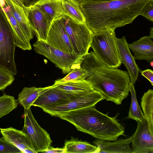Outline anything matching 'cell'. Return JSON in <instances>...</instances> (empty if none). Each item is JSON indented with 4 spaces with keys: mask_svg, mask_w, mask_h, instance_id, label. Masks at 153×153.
Masks as SVG:
<instances>
[{
    "mask_svg": "<svg viewBox=\"0 0 153 153\" xmlns=\"http://www.w3.org/2000/svg\"><path fill=\"white\" fill-rule=\"evenodd\" d=\"M151 0H115L85 3L79 6L85 22L93 33L107 29L123 26L141 15Z\"/></svg>",
    "mask_w": 153,
    "mask_h": 153,
    "instance_id": "cell-1",
    "label": "cell"
},
{
    "mask_svg": "<svg viewBox=\"0 0 153 153\" xmlns=\"http://www.w3.org/2000/svg\"><path fill=\"white\" fill-rule=\"evenodd\" d=\"M81 67L88 72L86 79L106 100L120 105L128 96L130 81L126 71L107 66L93 51L83 56Z\"/></svg>",
    "mask_w": 153,
    "mask_h": 153,
    "instance_id": "cell-2",
    "label": "cell"
},
{
    "mask_svg": "<svg viewBox=\"0 0 153 153\" xmlns=\"http://www.w3.org/2000/svg\"><path fill=\"white\" fill-rule=\"evenodd\" d=\"M58 117L72 124L78 130L99 140L115 141L124 135V127L116 117H110L93 107L70 111Z\"/></svg>",
    "mask_w": 153,
    "mask_h": 153,
    "instance_id": "cell-3",
    "label": "cell"
},
{
    "mask_svg": "<svg viewBox=\"0 0 153 153\" xmlns=\"http://www.w3.org/2000/svg\"><path fill=\"white\" fill-rule=\"evenodd\" d=\"M115 30L107 28L93 33L90 47L102 62L109 67L117 68L122 63L119 56Z\"/></svg>",
    "mask_w": 153,
    "mask_h": 153,
    "instance_id": "cell-4",
    "label": "cell"
},
{
    "mask_svg": "<svg viewBox=\"0 0 153 153\" xmlns=\"http://www.w3.org/2000/svg\"><path fill=\"white\" fill-rule=\"evenodd\" d=\"M16 47L12 25L0 6V68L13 76L17 73L14 59Z\"/></svg>",
    "mask_w": 153,
    "mask_h": 153,
    "instance_id": "cell-5",
    "label": "cell"
},
{
    "mask_svg": "<svg viewBox=\"0 0 153 153\" xmlns=\"http://www.w3.org/2000/svg\"><path fill=\"white\" fill-rule=\"evenodd\" d=\"M35 51L47 58L61 69L64 74L81 67L83 57L74 53H68L53 48L46 42L37 40L33 44Z\"/></svg>",
    "mask_w": 153,
    "mask_h": 153,
    "instance_id": "cell-6",
    "label": "cell"
},
{
    "mask_svg": "<svg viewBox=\"0 0 153 153\" xmlns=\"http://www.w3.org/2000/svg\"><path fill=\"white\" fill-rule=\"evenodd\" d=\"M62 17L64 28L72 46L73 53L83 57L88 53L93 33L85 22H76L64 14Z\"/></svg>",
    "mask_w": 153,
    "mask_h": 153,
    "instance_id": "cell-7",
    "label": "cell"
},
{
    "mask_svg": "<svg viewBox=\"0 0 153 153\" xmlns=\"http://www.w3.org/2000/svg\"><path fill=\"white\" fill-rule=\"evenodd\" d=\"M105 99L99 92L94 90L73 95L71 98L58 104L41 108L51 116L59 117L70 111L88 107H94L97 103Z\"/></svg>",
    "mask_w": 153,
    "mask_h": 153,
    "instance_id": "cell-8",
    "label": "cell"
},
{
    "mask_svg": "<svg viewBox=\"0 0 153 153\" xmlns=\"http://www.w3.org/2000/svg\"><path fill=\"white\" fill-rule=\"evenodd\" d=\"M24 124L22 131L27 135L38 152L47 150L52 142L49 134L38 124L30 108L24 109Z\"/></svg>",
    "mask_w": 153,
    "mask_h": 153,
    "instance_id": "cell-9",
    "label": "cell"
},
{
    "mask_svg": "<svg viewBox=\"0 0 153 153\" xmlns=\"http://www.w3.org/2000/svg\"><path fill=\"white\" fill-rule=\"evenodd\" d=\"M24 10L28 23L35 33L37 40L46 42L53 20L36 6L25 7Z\"/></svg>",
    "mask_w": 153,
    "mask_h": 153,
    "instance_id": "cell-10",
    "label": "cell"
},
{
    "mask_svg": "<svg viewBox=\"0 0 153 153\" xmlns=\"http://www.w3.org/2000/svg\"><path fill=\"white\" fill-rule=\"evenodd\" d=\"M46 42L50 46L62 51L73 53L71 41L64 27L62 16L52 21Z\"/></svg>",
    "mask_w": 153,
    "mask_h": 153,
    "instance_id": "cell-11",
    "label": "cell"
},
{
    "mask_svg": "<svg viewBox=\"0 0 153 153\" xmlns=\"http://www.w3.org/2000/svg\"><path fill=\"white\" fill-rule=\"evenodd\" d=\"M137 122L136 131L131 137L132 153H153V134L147 121L145 119L142 122Z\"/></svg>",
    "mask_w": 153,
    "mask_h": 153,
    "instance_id": "cell-12",
    "label": "cell"
},
{
    "mask_svg": "<svg viewBox=\"0 0 153 153\" xmlns=\"http://www.w3.org/2000/svg\"><path fill=\"white\" fill-rule=\"evenodd\" d=\"M116 44L120 61L127 68L130 82L134 85L137 80L140 70L134 57L130 52L125 36L117 38Z\"/></svg>",
    "mask_w": 153,
    "mask_h": 153,
    "instance_id": "cell-13",
    "label": "cell"
},
{
    "mask_svg": "<svg viewBox=\"0 0 153 153\" xmlns=\"http://www.w3.org/2000/svg\"><path fill=\"white\" fill-rule=\"evenodd\" d=\"M0 132L4 138L23 153H37L27 135L22 131L11 127L0 128Z\"/></svg>",
    "mask_w": 153,
    "mask_h": 153,
    "instance_id": "cell-14",
    "label": "cell"
},
{
    "mask_svg": "<svg viewBox=\"0 0 153 153\" xmlns=\"http://www.w3.org/2000/svg\"><path fill=\"white\" fill-rule=\"evenodd\" d=\"M73 95L64 92L53 84L51 87L42 92L32 105L42 108L58 104L70 99Z\"/></svg>",
    "mask_w": 153,
    "mask_h": 153,
    "instance_id": "cell-15",
    "label": "cell"
},
{
    "mask_svg": "<svg viewBox=\"0 0 153 153\" xmlns=\"http://www.w3.org/2000/svg\"><path fill=\"white\" fill-rule=\"evenodd\" d=\"M129 48L134 54L135 59L145 60L150 63L153 61V41L149 36H145L131 44Z\"/></svg>",
    "mask_w": 153,
    "mask_h": 153,
    "instance_id": "cell-16",
    "label": "cell"
},
{
    "mask_svg": "<svg viewBox=\"0 0 153 153\" xmlns=\"http://www.w3.org/2000/svg\"><path fill=\"white\" fill-rule=\"evenodd\" d=\"M0 6L6 13L13 31L15 44L17 47L23 50H31L30 41L24 33L16 21L11 14L9 7L4 0H0Z\"/></svg>",
    "mask_w": 153,
    "mask_h": 153,
    "instance_id": "cell-17",
    "label": "cell"
},
{
    "mask_svg": "<svg viewBox=\"0 0 153 153\" xmlns=\"http://www.w3.org/2000/svg\"><path fill=\"white\" fill-rule=\"evenodd\" d=\"M113 142L97 139L93 143L100 149L99 153H132L129 147L131 143V137L121 139Z\"/></svg>",
    "mask_w": 153,
    "mask_h": 153,
    "instance_id": "cell-18",
    "label": "cell"
},
{
    "mask_svg": "<svg viewBox=\"0 0 153 153\" xmlns=\"http://www.w3.org/2000/svg\"><path fill=\"white\" fill-rule=\"evenodd\" d=\"M4 0L9 7L22 31L30 41L33 38L34 32L28 23L24 9L14 3L11 0Z\"/></svg>",
    "mask_w": 153,
    "mask_h": 153,
    "instance_id": "cell-19",
    "label": "cell"
},
{
    "mask_svg": "<svg viewBox=\"0 0 153 153\" xmlns=\"http://www.w3.org/2000/svg\"><path fill=\"white\" fill-rule=\"evenodd\" d=\"M54 84L59 89L71 95L78 94L94 90L91 83L86 79L71 81Z\"/></svg>",
    "mask_w": 153,
    "mask_h": 153,
    "instance_id": "cell-20",
    "label": "cell"
},
{
    "mask_svg": "<svg viewBox=\"0 0 153 153\" xmlns=\"http://www.w3.org/2000/svg\"><path fill=\"white\" fill-rule=\"evenodd\" d=\"M65 153H98L99 148L86 141L79 140L71 137L65 143Z\"/></svg>",
    "mask_w": 153,
    "mask_h": 153,
    "instance_id": "cell-21",
    "label": "cell"
},
{
    "mask_svg": "<svg viewBox=\"0 0 153 153\" xmlns=\"http://www.w3.org/2000/svg\"><path fill=\"white\" fill-rule=\"evenodd\" d=\"M52 86L44 88L24 87L18 95V102L23 107L24 109L30 108L41 93Z\"/></svg>",
    "mask_w": 153,
    "mask_h": 153,
    "instance_id": "cell-22",
    "label": "cell"
},
{
    "mask_svg": "<svg viewBox=\"0 0 153 153\" xmlns=\"http://www.w3.org/2000/svg\"><path fill=\"white\" fill-rule=\"evenodd\" d=\"M34 5L40 8L53 20L63 14L62 0H43Z\"/></svg>",
    "mask_w": 153,
    "mask_h": 153,
    "instance_id": "cell-23",
    "label": "cell"
},
{
    "mask_svg": "<svg viewBox=\"0 0 153 153\" xmlns=\"http://www.w3.org/2000/svg\"><path fill=\"white\" fill-rule=\"evenodd\" d=\"M63 14L79 23L85 22V19L79 5L74 0H62Z\"/></svg>",
    "mask_w": 153,
    "mask_h": 153,
    "instance_id": "cell-24",
    "label": "cell"
},
{
    "mask_svg": "<svg viewBox=\"0 0 153 153\" xmlns=\"http://www.w3.org/2000/svg\"><path fill=\"white\" fill-rule=\"evenodd\" d=\"M141 106L147 121L149 129L153 134V90L149 89L145 93L141 99Z\"/></svg>",
    "mask_w": 153,
    "mask_h": 153,
    "instance_id": "cell-25",
    "label": "cell"
},
{
    "mask_svg": "<svg viewBox=\"0 0 153 153\" xmlns=\"http://www.w3.org/2000/svg\"><path fill=\"white\" fill-rule=\"evenodd\" d=\"M129 89L131 99L127 118L133 119L137 122H142L145 118L137 101L134 85L131 82Z\"/></svg>",
    "mask_w": 153,
    "mask_h": 153,
    "instance_id": "cell-26",
    "label": "cell"
},
{
    "mask_svg": "<svg viewBox=\"0 0 153 153\" xmlns=\"http://www.w3.org/2000/svg\"><path fill=\"white\" fill-rule=\"evenodd\" d=\"M18 105L14 97L4 94L0 97V118L17 108Z\"/></svg>",
    "mask_w": 153,
    "mask_h": 153,
    "instance_id": "cell-27",
    "label": "cell"
},
{
    "mask_svg": "<svg viewBox=\"0 0 153 153\" xmlns=\"http://www.w3.org/2000/svg\"><path fill=\"white\" fill-rule=\"evenodd\" d=\"M88 76V71L81 67L75 68L63 78L56 80L54 84H57L71 81L86 79Z\"/></svg>",
    "mask_w": 153,
    "mask_h": 153,
    "instance_id": "cell-28",
    "label": "cell"
},
{
    "mask_svg": "<svg viewBox=\"0 0 153 153\" xmlns=\"http://www.w3.org/2000/svg\"><path fill=\"white\" fill-rule=\"evenodd\" d=\"M14 79L13 75L0 68V91H3L7 86L12 83Z\"/></svg>",
    "mask_w": 153,
    "mask_h": 153,
    "instance_id": "cell-29",
    "label": "cell"
},
{
    "mask_svg": "<svg viewBox=\"0 0 153 153\" xmlns=\"http://www.w3.org/2000/svg\"><path fill=\"white\" fill-rule=\"evenodd\" d=\"M16 147L6 140L3 137L0 138V153H21Z\"/></svg>",
    "mask_w": 153,
    "mask_h": 153,
    "instance_id": "cell-30",
    "label": "cell"
},
{
    "mask_svg": "<svg viewBox=\"0 0 153 153\" xmlns=\"http://www.w3.org/2000/svg\"><path fill=\"white\" fill-rule=\"evenodd\" d=\"M141 15L153 21V0H151L144 8Z\"/></svg>",
    "mask_w": 153,
    "mask_h": 153,
    "instance_id": "cell-31",
    "label": "cell"
},
{
    "mask_svg": "<svg viewBox=\"0 0 153 153\" xmlns=\"http://www.w3.org/2000/svg\"><path fill=\"white\" fill-rule=\"evenodd\" d=\"M141 74L147 78L153 85V71L150 69H147L140 71Z\"/></svg>",
    "mask_w": 153,
    "mask_h": 153,
    "instance_id": "cell-32",
    "label": "cell"
},
{
    "mask_svg": "<svg viewBox=\"0 0 153 153\" xmlns=\"http://www.w3.org/2000/svg\"><path fill=\"white\" fill-rule=\"evenodd\" d=\"M65 152V149L63 148H54L51 147L50 146L48 148L42 152L45 153H64Z\"/></svg>",
    "mask_w": 153,
    "mask_h": 153,
    "instance_id": "cell-33",
    "label": "cell"
},
{
    "mask_svg": "<svg viewBox=\"0 0 153 153\" xmlns=\"http://www.w3.org/2000/svg\"><path fill=\"white\" fill-rule=\"evenodd\" d=\"M79 4L81 3L91 2H102L115 0H74Z\"/></svg>",
    "mask_w": 153,
    "mask_h": 153,
    "instance_id": "cell-34",
    "label": "cell"
},
{
    "mask_svg": "<svg viewBox=\"0 0 153 153\" xmlns=\"http://www.w3.org/2000/svg\"><path fill=\"white\" fill-rule=\"evenodd\" d=\"M43 0H23L24 5L26 7L33 6Z\"/></svg>",
    "mask_w": 153,
    "mask_h": 153,
    "instance_id": "cell-35",
    "label": "cell"
},
{
    "mask_svg": "<svg viewBox=\"0 0 153 153\" xmlns=\"http://www.w3.org/2000/svg\"><path fill=\"white\" fill-rule=\"evenodd\" d=\"M14 3L19 6L24 8L25 6L23 3V0H11Z\"/></svg>",
    "mask_w": 153,
    "mask_h": 153,
    "instance_id": "cell-36",
    "label": "cell"
},
{
    "mask_svg": "<svg viewBox=\"0 0 153 153\" xmlns=\"http://www.w3.org/2000/svg\"><path fill=\"white\" fill-rule=\"evenodd\" d=\"M150 35L149 36L152 39H153V28L151 27L150 28Z\"/></svg>",
    "mask_w": 153,
    "mask_h": 153,
    "instance_id": "cell-37",
    "label": "cell"
},
{
    "mask_svg": "<svg viewBox=\"0 0 153 153\" xmlns=\"http://www.w3.org/2000/svg\"><path fill=\"white\" fill-rule=\"evenodd\" d=\"M150 65L152 67H153V61L152 62L150 63Z\"/></svg>",
    "mask_w": 153,
    "mask_h": 153,
    "instance_id": "cell-38",
    "label": "cell"
}]
</instances>
